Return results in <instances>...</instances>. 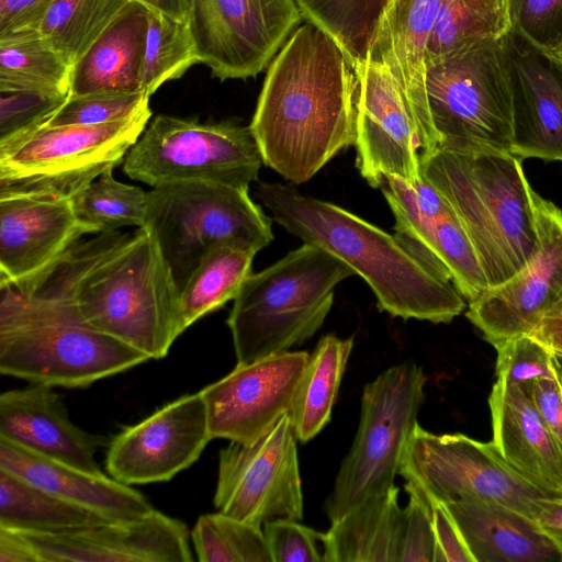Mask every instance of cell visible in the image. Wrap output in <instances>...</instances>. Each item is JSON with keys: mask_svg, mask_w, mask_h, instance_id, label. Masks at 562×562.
<instances>
[{"mask_svg": "<svg viewBox=\"0 0 562 562\" xmlns=\"http://www.w3.org/2000/svg\"><path fill=\"white\" fill-rule=\"evenodd\" d=\"M357 90L345 50L304 20L271 61L249 125L263 164L303 183L355 146Z\"/></svg>", "mask_w": 562, "mask_h": 562, "instance_id": "1", "label": "cell"}, {"mask_svg": "<svg viewBox=\"0 0 562 562\" xmlns=\"http://www.w3.org/2000/svg\"><path fill=\"white\" fill-rule=\"evenodd\" d=\"M90 239L19 281L0 279V372L34 384L83 387L150 358L82 322L74 289Z\"/></svg>", "mask_w": 562, "mask_h": 562, "instance_id": "2", "label": "cell"}, {"mask_svg": "<svg viewBox=\"0 0 562 562\" xmlns=\"http://www.w3.org/2000/svg\"><path fill=\"white\" fill-rule=\"evenodd\" d=\"M257 194L273 220L304 243L348 265L371 288L381 311L404 319L449 323L465 299L396 234L291 186L259 182Z\"/></svg>", "mask_w": 562, "mask_h": 562, "instance_id": "3", "label": "cell"}, {"mask_svg": "<svg viewBox=\"0 0 562 562\" xmlns=\"http://www.w3.org/2000/svg\"><path fill=\"white\" fill-rule=\"evenodd\" d=\"M179 297L171 271L145 228L90 239L74 302L91 328L150 359L164 358L182 334Z\"/></svg>", "mask_w": 562, "mask_h": 562, "instance_id": "4", "label": "cell"}, {"mask_svg": "<svg viewBox=\"0 0 562 562\" xmlns=\"http://www.w3.org/2000/svg\"><path fill=\"white\" fill-rule=\"evenodd\" d=\"M521 161L507 153L442 148L420 156V173L452 207L490 288L517 273L536 247L535 191Z\"/></svg>", "mask_w": 562, "mask_h": 562, "instance_id": "5", "label": "cell"}, {"mask_svg": "<svg viewBox=\"0 0 562 562\" xmlns=\"http://www.w3.org/2000/svg\"><path fill=\"white\" fill-rule=\"evenodd\" d=\"M353 274L342 260L308 243L251 273L227 318L237 364L311 338L331 308L335 286Z\"/></svg>", "mask_w": 562, "mask_h": 562, "instance_id": "6", "label": "cell"}, {"mask_svg": "<svg viewBox=\"0 0 562 562\" xmlns=\"http://www.w3.org/2000/svg\"><path fill=\"white\" fill-rule=\"evenodd\" d=\"M248 191L188 181L157 186L147 192L142 228L157 243L179 292L216 244L229 243L257 254L272 241V221Z\"/></svg>", "mask_w": 562, "mask_h": 562, "instance_id": "7", "label": "cell"}, {"mask_svg": "<svg viewBox=\"0 0 562 562\" xmlns=\"http://www.w3.org/2000/svg\"><path fill=\"white\" fill-rule=\"evenodd\" d=\"M151 116L93 125L34 126L0 140V196L72 198L115 168Z\"/></svg>", "mask_w": 562, "mask_h": 562, "instance_id": "8", "label": "cell"}, {"mask_svg": "<svg viewBox=\"0 0 562 562\" xmlns=\"http://www.w3.org/2000/svg\"><path fill=\"white\" fill-rule=\"evenodd\" d=\"M426 91L438 148L510 154L513 98L503 38L427 64Z\"/></svg>", "mask_w": 562, "mask_h": 562, "instance_id": "9", "label": "cell"}, {"mask_svg": "<svg viewBox=\"0 0 562 562\" xmlns=\"http://www.w3.org/2000/svg\"><path fill=\"white\" fill-rule=\"evenodd\" d=\"M425 383L423 369L405 361L366 384L353 443L324 505L330 522L394 485L407 442L418 424Z\"/></svg>", "mask_w": 562, "mask_h": 562, "instance_id": "10", "label": "cell"}, {"mask_svg": "<svg viewBox=\"0 0 562 562\" xmlns=\"http://www.w3.org/2000/svg\"><path fill=\"white\" fill-rule=\"evenodd\" d=\"M262 164L249 126L160 114L131 147L123 170L151 188L203 181L249 189Z\"/></svg>", "mask_w": 562, "mask_h": 562, "instance_id": "11", "label": "cell"}, {"mask_svg": "<svg viewBox=\"0 0 562 562\" xmlns=\"http://www.w3.org/2000/svg\"><path fill=\"white\" fill-rule=\"evenodd\" d=\"M400 474L425 495L445 503H494L533 520L539 502L550 496L512 468L493 441L463 434L436 435L418 424L407 442Z\"/></svg>", "mask_w": 562, "mask_h": 562, "instance_id": "12", "label": "cell"}, {"mask_svg": "<svg viewBox=\"0 0 562 562\" xmlns=\"http://www.w3.org/2000/svg\"><path fill=\"white\" fill-rule=\"evenodd\" d=\"M302 19L296 0H192L187 24L199 63L226 80L262 71Z\"/></svg>", "mask_w": 562, "mask_h": 562, "instance_id": "13", "label": "cell"}, {"mask_svg": "<svg viewBox=\"0 0 562 562\" xmlns=\"http://www.w3.org/2000/svg\"><path fill=\"white\" fill-rule=\"evenodd\" d=\"M296 436L289 414L250 443L220 451L215 507L262 527L279 518L301 520L303 493Z\"/></svg>", "mask_w": 562, "mask_h": 562, "instance_id": "14", "label": "cell"}, {"mask_svg": "<svg viewBox=\"0 0 562 562\" xmlns=\"http://www.w3.org/2000/svg\"><path fill=\"white\" fill-rule=\"evenodd\" d=\"M533 205L538 237L528 261L469 302L465 313L494 348L528 335L562 291V212L537 192Z\"/></svg>", "mask_w": 562, "mask_h": 562, "instance_id": "15", "label": "cell"}, {"mask_svg": "<svg viewBox=\"0 0 562 562\" xmlns=\"http://www.w3.org/2000/svg\"><path fill=\"white\" fill-rule=\"evenodd\" d=\"M356 166L379 188L386 176L422 179L420 142L412 110L389 69L366 57L356 68Z\"/></svg>", "mask_w": 562, "mask_h": 562, "instance_id": "16", "label": "cell"}, {"mask_svg": "<svg viewBox=\"0 0 562 562\" xmlns=\"http://www.w3.org/2000/svg\"><path fill=\"white\" fill-rule=\"evenodd\" d=\"M306 351H283L236 364L200 391L212 438L250 443L289 413L308 361Z\"/></svg>", "mask_w": 562, "mask_h": 562, "instance_id": "17", "label": "cell"}, {"mask_svg": "<svg viewBox=\"0 0 562 562\" xmlns=\"http://www.w3.org/2000/svg\"><path fill=\"white\" fill-rule=\"evenodd\" d=\"M212 439L201 393L187 394L123 428L109 445L106 470L127 485L169 481Z\"/></svg>", "mask_w": 562, "mask_h": 562, "instance_id": "18", "label": "cell"}, {"mask_svg": "<svg viewBox=\"0 0 562 562\" xmlns=\"http://www.w3.org/2000/svg\"><path fill=\"white\" fill-rule=\"evenodd\" d=\"M19 531V530H18ZM37 562H191L186 525L157 509L134 519L61 531L24 532Z\"/></svg>", "mask_w": 562, "mask_h": 562, "instance_id": "19", "label": "cell"}, {"mask_svg": "<svg viewBox=\"0 0 562 562\" xmlns=\"http://www.w3.org/2000/svg\"><path fill=\"white\" fill-rule=\"evenodd\" d=\"M503 47L513 98L510 154L562 161V64L512 31Z\"/></svg>", "mask_w": 562, "mask_h": 562, "instance_id": "20", "label": "cell"}, {"mask_svg": "<svg viewBox=\"0 0 562 562\" xmlns=\"http://www.w3.org/2000/svg\"><path fill=\"white\" fill-rule=\"evenodd\" d=\"M442 0H389L366 57L394 77L415 117L420 156L439 147L427 100L426 54Z\"/></svg>", "mask_w": 562, "mask_h": 562, "instance_id": "21", "label": "cell"}, {"mask_svg": "<svg viewBox=\"0 0 562 562\" xmlns=\"http://www.w3.org/2000/svg\"><path fill=\"white\" fill-rule=\"evenodd\" d=\"M91 233L71 198L1 195L0 279L19 281L36 273Z\"/></svg>", "mask_w": 562, "mask_h": 562, "instance_id": "22", "label": "cell"}, {"mask_svg": "<svg viewBox=\"0 0 562 562\" xmlns=\"http://www.w3.org/2000/svg\"><path fill=\"white\" fill-rule=\"evenodd\" d=\"M0 439L89 472H102L95 453L104 438L77 427L52 386L35 384L0 395Z\"/></svg>", "mask_w": 562, "mask_h": 562, "instance_id": "23", "label": "cell"}, {"mask_svg": "<svg viewBox=\"0 0 562 562\" xmlns=\"http://www.w3.org/2000/svg\"><path fill=\"white\" fill-rule=\"evenodd\" d=\"M488 406L492 441L504 460L540 491L562 494V451L527 387L496 379Z\"/></svg>", "mask_w": 562, "mask_h": 562, "instance_id": "24", "label": "cell"}, {"mask_svg": "<svg viewBox=\"0 0 562 562\" xmlns=\"http://www.w3.org/2000/svg\"><path fill=\"white\" fill-rule=\"evenodd\" d=\"M0 469L111 520L138 518L154 509L143 494L114 477L46 458L3 439Z\"/></svg>", "mask_w": 562, "mask_h": 562, "instance_id": "25", "label": "cell"}, {"mask_svg": "<svg viewBox=\"0 0 562 562\" xmlns=\"http://www.w3.org/2000/svg\"><path fill=\"white\" fill-rule=\"evenodd\" d=\"M149 10L130 0L72 65L69 95L143 92Z\"/></svg>", "mask_w": 562, "mask_h": 562, "instance_id": "26", "label": "cell"}, {"mask_svg": "<svg viewBox=\"0 0 562 562\" xmlns=\"http://www.w3.org/2000/svg\"><path fill=\"white\" fill-rule=\"evenodd\" d=\"M474 562H549L561 560L536 521L504 505L446 503Z\"/></svg>", "mask_w": 562, "mask_h": 562, "instance_id": "27", "label": "cell"}, {"mask_svg": "<svg viewBox=\"0 0 562 562\" xmlns=\"http://www.w3.org/2000/svg\"><path fill=\"white\" fill-rule=\"evenodd\" d=\"M395 234L472 302L488 283L476 251L456 213L397 214Z\"/></svg>", "mask_w": 562, "mask_h": 562, "instance_id": "28", "label": "cell"}, {"mask_svg": "<svg viewBox=\"0 0 562 562\" xmlns=\"http://www.w3.org/2000/svg\"><path fill=\"white\" fill-rule=\"evenodd\" d=\"M398 487L373 495L323 533L325 562H397Z\"/></svg>", "mask_w": 562, "mask_h": 562, "instance_id": "29", "label": "cell"}, {"mask_svg": "<svg viewBox=\"0 0 562 562\" xmlns=\"http://www.w3.org/2000/svg\"><path fill=\"white\" fill-rule=\"evenodd\" d=\"M113 521L0 469V526L24 532H61Z\"/></svg>", "mask_w": 562, "mask_h": 562, "instance_id": "30", "label": "cell"}, {"mask_svg": "<svg viewBox=\"0 0 562 562\" xmlns=\"http://www.w3.org/2000/svg\"><path fill=\"white\" fill-rule=\"evenodd\" d=\"M352 346V337L328 334L310 355L288 413L297 440L313 439L329 422Z\"/></svg>", "mask_w": 562, "mask_h": 562, "instance_id": "31", "label": "cell"}, {"mask_svg": "<svg viewBox=\"0 0 562 562\" xmlns=\"http://www.w3.org/2000/svg\"><path fill=\"white\" fill-rule=\"evenodd\" d=\"M72 65L35 29L0 36V91L69 97Z\"/></svg>", "mask_w": 562, "mask_h": 562, "instance_id": "32", "label": "cell"}, {"mask_svg": "<svg viewBox=\"0 0 562 562\" xmlns=\"http://www.w3.org/2000/svg\"><path fill=\"white\" fill-rule=\"evenodd\" d=\"M255 255L249 249L229 243L216 244L206 252L180 292L181 333L238 295L252 273Z\"/></svg>", "mask_w": 562, "mask_h": 562, "instance_id": "33", "label": "cell"}, {"mask_svg": "<svg viewBox=\"0 0 562 562\" xmlns=\"http://www.w3.org/2000/svg\"><path fill=\"white\" fill-rule=\"evenodd\" d=\"M512 31L508 0H442L427 47L426 67L476 43Z\"/></svg>", "mask_w": 562, "mask_h": 562, "instance_id": "34", "label": "cell"}, {"mask_svg": "<svg viewBox=\"0 0 562 562\" xmlns=\"http://www.w3.org/2000/svg\"><path fill=\"white\" fill-rule=\"evenodd\" d=\"M130 0H53L36 29L74 65Z\"/></svg>", "mask_w": 562, "mask_h": 562, "instance_id": "35", "label": "cell"}, {"mask_svg": "<svg viewBox=\"0 0 562 562\" xmlns=\"http://www.w3.org/2000/svg\"><path fill=\"white\" fill-rule=\"evenodd\" d=\"M109 168L72 198L78 218L92 233H112L122 227H144L147 192L136 186L119 182Z\"/></svg>", "mask_w": 562, "mask_h": 562, "instance_id": "36", "label": "cell"}, {"mask_svg": "<svg viewBox=\"0 0 562 562\" xmlns=\"http://www.w3.org/2000/svg\"><path fill=\"white\" fill-rule=\"evenodd\" d=\"M303 19L326 31L356 68L367 56L389 0H296Z\"/></svg>", "mask_w": 562, "mask_h": 562, "instance_id": "37", "label": "cell"}, {"mask_svg": "<svg viewBox=\"0 0 562 562\" xmlns=\"http://www.w3.org/2000/svg\"><path fill=\"white\" fill-rule=\"evenodd\" d=\"M191 539L200 562H272L260 526L220 510L200 516Z\"/></svg>", "mask_w": 562, "mask_h": 562, "instance_id": "38", "label": "cell"}, {"mask_svg": "<svg viewBox=\"0 0 562 562\" xmlns=\"http://www.w3.org/2000/svg\"><path fill=\"white\" fill-rule=\"evenodd\" d=\"M199 63L187 22L149 10L142 90L151 95L162 83L180 78Z\"/></svg>", "mask_w": 562, "mask_h": 562, "instance_id": "39", "label": "cell"}, {"mask_svg": "<svg viewBox=\"0 0 562 562\" xmlns=\"http://www.w3.org/2000/svg\"><path fill=\"white\" fill-rule=\"evenodd\" d=\"M147 109H149V95L144 92L69 95L37 126L101 124L124 120Z\"/></svg>", "mask_w": 562, "mask_h": 562, "instance_id": "40", "label": "cell"}, {"mask_svg": "<svg viewBox=\"0 0 562 562\" xmlns=\"http://www.w3.org/2000/svg\"><path fill=\"white\" fill-rule=\"evenodd\" d=\"M512 32L550 54L562 43V0H508Z\"/></svg>", "mask_w": 562, "mask_h": 562, "instance_id": "41", "label": "cell"}, {"mask_svg": "<svg viewBox=\"0 0 562 562\" xmlns=\"http://www.w3.org/2000/svg\"><path fill=\"white\" fill-rule=\"evenodd\" d=\"M409 501L401 509L397 562H435L436 541L430 506L424 494L406 482Z\"/></svg>", "mask_w": 562, "mask_h": 562, "instance_id": "42", "label": "cell"}, {"mask_svg": "<svg viewBox=\"0 0 562 562\" xmlns=\"http://www.w3.org/2000/svg\"><path fill=\"white\" fill-rule=\"evenodd\" d=\"M495 349L497 380L528 387L554 369L552 352L528 335L506 340Z\"/></svg>", "mask_w": 562, "mask_h": 562, "instance_id": "43", "label": "cell"}, {"mask_svg": "<svg viewBox=\"0 0 562 562\" xmlns=\"http://www.w3.org/2000/svg\"><path fill=\"white\" fill-rule=\"evenodd\" d=\"M279 518L263 524V533L272 562L324 561L317 543H323V533L297 522Z\"/></svg>", "mask_w": 562, "mask_h": 562, "instance_id": "44", "label": "cell"}, {"mask_svg": "<svg viewBox=\"0 0 562 562\" xmlns=\"http://www.w3.org/2000/svg\"><path fill=\"white\" fill-rule=\"evenodd\" d=\"M67 98L32 91H0V140L37 126Z\"/></svg>", "mask_w": 562, "mask_h": 562, "instance_id": "45", "label": "cell"}, {"mask_svg": "<svg viewBox=\"0 0 562 562\" xmlns=\"http://www.w3.org/2000/svg\"><path fill=\"white\" fill-rule=\"evenodd\" d=\"M424 496L429 503L432 518L436 541L435 562H474L447 504L434 496L425 494Z\"/></svg>", "mask_w": 562, "mask_h": 562, "instance_id": "46", "label": "cell"}, {"mask_svg": "<svg viewBox=\"0 0 562 562\" xmlns=\"http://www.w3.org/2000/svg\"><path fill=\"white\" fill-rule=\"evenodd\" d=\"M527 390L562 451V383L555 367L551 373L533 380Z\"/></svg>", "mask_w": 562, "mask_h": 562, "instance_id": "47", "label": "cell"}, {"mask_svg": "<svg viewBox=\"0 0 562 562\" xmlns=\"http://www.w3.org/2000/svg\"><path fill=\"white\" fill-rule=\"evenodd\" d=\"M53 0H0V36L36 29Z\"/></svg>", "mask_w": 562, "mask_h": 562, "instance_id": "48", "label": "cell"}, {"mask_svg": "<svg viewBox=\"0 0 562 562\" xmlns=\"http://www.w3.org/2000/svg\"><path fill=\"white\" fill-rule=\"evenodd\" d=\"M551 352L562 351V291L528 334Z\"/></svg>", "mask_w": 562, "mask_h": 562, "instance_id": "49", "label": "cell"}, {"mask_svg": "<svg viewBox=\"0 0 562 562\" xmlns=\"http://www.w3.org/2000/svg\"><path fill=\"white\" fill-rule=\"evenodd\" d=\"M535 521L554 544L562 561V494L542 498L538 504Z\"/></svg>", "mask_w": 562, "mask_h": 562, "instance_id": "50", "label": "cell"}, {"mask_svg": "<svg viewBox=\"0 0 562 562\" xmlns=\"http://www.w3.org/2000/svg\"><path fill=\"white\" fill-rule=\"evenodd\" d=\"M0 562H37L23 535L0 526Z\"/></svg>", "mask_w": 562, "mask_h": 562, "instance_id": "51", "label": "cell"}, {"mask_svg": "<svg viewBox=\"0 0 562 562\" xmlns=\"http://www.w3.org/2000/svg\"><path fill=\"white\" fill-rule=\"evenodd\" d=\"M148 10L187 22L192 0H133Z\"/></svg>", "mask_w": 562, "mask_h": 562, "instance_id": "52", "label": "cell"}, {"mask_svg": "<svg viewBox=\"0 0 562 562\" xmlns=\"http://www.w3.org/2000/svg\"><path fill=\"white\" fill-rule=\"evenodd\" d=\"M551 55L562 64V43L551 53Z\"/></svg>", "mask_w": 562, "mask_h": 562, "instance_id": "53", "label": "cell"}, {"mask_svg": "<svg viewBox=\"0 0 562 562\" xmlns=\"http://www.w3.org/2000/svg\"><path fill=\"white\" fill-rule=\"evenodd\" d=\"M552 356H553V353H552ZM553 363H554L555 370H557L558 375H559V378H560V380H561V383H562V363L558 362V361L554 359V357H553Z\"/></svg>", "mask_w": 562, "mask_h": 562, "instance_id": "54", "label": "cell"}, {"mask_svg": "<svg viewBox=\"0 0 562 562\" xmlns=\"http://www.w3.org/2000/svg\"><path fill=\"white\" fill-rule=\"evenodd\" d=\"M552 353H553L554 359L558 362L562 363V351L561 352H552Z\"/></svg>", "mask_w": 562, "mask_h": 562, "instance_id": "55", "label": "cell"}]
</instances>
